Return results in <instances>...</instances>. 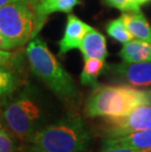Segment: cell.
I'll return each mask as SVG.
<instances>
[{
	"label": "cell",
	"mask_w": 151,
	"mask_h": 152,
	"mask_svg": "<svg viewBox=\"0 0 151 152\" xmlns=\"http://www.w3.org/2000/svg\"><path fill=\"white\" fill-rule=\"evenodd\" d=\"M91 134L82 118L68 114L40 129L19 152H88Z\"/></svg>",
	"instance_id": "6da1fadb"
},
{
	"label": "cell",
	"mask_w": 151,
	"mask_h": 152,
	"mask_svg": "<svg viewBox=\"0 0 151 152\" xmlns=\"http://www.w3.org/2000/svg\"><path fill=\"white\" fill-rule=\"evenodd\" d=\"M1 119L6 130L25 144L47 125V108L40 92L31 85H25L17 95L8 98Z\"/></svg>",
	"instance_id": "7a4b0ae2"
},
{
	"label": "cell",
	"mask_w": 151,
	"mask_h": 152,
	"mask_svg": "<svg viewBox=\"0 0 151 152\" xmlns=\"http://www.w3.org/2000/svg\"><path fill=\"white\" fill-rule=\"evenodd\" d=\"M26 57L31 72L61 101L70 106L78 103L81 95L78 86L40 37H35L28 43Z\"/></svg>",
	"instance_id": "3957f363"
},
{
	"label": "cell",
	"mask_w": 151,
	"mask_h": 152,
	"mask_svg": "<svg viewBox=\"0 0 151 152\" xmlns=\"http://www.w3.org/2000/svg\"><path fill=\"white\" fill-rule=\"evenodd\" d=\"M150 102L148 90L124 86H98L86 98V117H122Z\"/></svg>",
	"instance_id": "277c9868"
},
{
	"label": "cell",
	"mask_w": 151,
	"mask_h": 152,
	"mask_svg": "<svg viewBox=\"0 0 151 152\" xmlns=\"http://www.w3.org/2000/svg\"><path fill=\"white\" fill-rule=\"evenodd\" d=\"M0 34L11 49L23 47L36 37L34 12L27 0H18L0 8Z\"/></svg>",
	"instance_id": "5b68a950"
},
{
	"label": "cell",
	"mask_w": 151,
	"mask_h": 152,
	"mask_svg": "<svg viewBox=\"0 0 151 152\" xmlns=\"http://www.w3.org/2000/svg\"><path fill=\"white\" fill-rule=\"evenodd\" d=\"M151 129V103L143 104L122 117H103L99 135L104 140L127 137Z\"/></svg>",
	"instance_id": "8992f818"
},
{
	"label": "cell",
	"mask_w": 151,
	"mask_h": 152,
	"mask_svg": "<svg viewBox=\"0 0 151 152\" xmlns=\"http://www.w3.org/2000/svg\"><path fill=\"white\" fill-rule=\"evenodd\" d=\"M107 70L134 87L151 88V61L123 62L109 66Z\"/></svg>",
	"instance_id": "52a82bcc"
},
{
	"label": "cell",
	"mask_w": 151,
	"mask_h": 152,
	"mask_svg": "<svg viewBox=\"0 0 151 152\" xmlns=\"http://www.w3.org/2000/svg\"><path fill=\"white\" fill-rule=\"evenodd\" d=\"M93 28L82 21L76 15L69 13L63 37L59 41V55L66 54L70 50L79 48L85 34Z\"/></svg>",
	"instance_id": "ba28073f"
},
{
	"label": "cell",
	"mask_w": 151,
	"mask_h": 152,
	"mask_svg": "<svg viewBox=\"0 0 151 152\" xmlns=\"http://www.w3.org/2000/svg\"><path fill=\"white\" fill-rule=\"evenodd\" d=\"M80 3V0H39L34 9L35 34H38L49 15L55 12L71 13Z\"/></svg>",
	"instance_id": "9c48e42d"
},
{
	"label": "cell",
	"mask_w": 151,
	"mask_h": 152,
	"mask_svg": "<svg viewBox=\"0 0 151 152\" xmlns=\"http://www.w3.org/2000/svg\"><path fill=\"white\" fill-rule=\"evenodd\" d=\"M104 147H128L136 150L151 152V129L134 132L127 137L104 140L102 148Z\"/></svg>",
	"instance_id": "30bf717a"
},
{
	"label": "cell",
	"mask_w": 151,
	"mask_h": 152,
	"mask_svg": "<svg viewBox=\"0 0 151 152\" xmlns=\"http://www.w3.org/2000/svg\"><path fill=\"white\" fill-rule=\"evenodd\" d=\"M79 49L82 54L83 60L96 58L105 61L106 57L108 56L106 38L101 33L94 28H92L85 34Z\"/></svg>",
	"instance_id": "8fae6325"
},
{
	"label": "cell",
	"mask_w": 151,
	"mask_h": 152,
	"mask_svg": "<svg viewBox=\"0 0 151 152\" xmlns=\"http://www.w3.org/2000/svg\"><path fill=\"white\" fill-rule=\"evenodd\" d=\"M22 71L11 66H0V100H7L24 85Z\"/></svg>",
	"instance_id": "7c38bea8"
},
{
	"label": "cell",
	"mask_w": 151,
	"mask_h": 152,
	"mask_svg": "<svg viewBox=\"0 0 151 152\" xmlns=\"http://www.w3.org/2000/svg\"><path fill=\"white\" fill-rule=\"evenodd\" d=\"M121 18L133 37L151 44V26L142 13H123Z\"/></svg>",
	"instance_id": "4fadbf2b"
},
{
	"label": "cell",
	"mask_w": 151,
	"mask_h": 152,
	"mask_svg": "<svg viewBox=\"0 0 151 152\" xmlns=\"http://www.w3.org/2000/svg\"><path fill=\"white\" fill-rule=\"evenodd\" d=\"M119 55L124 62L128 63L151 61V44L139 39H133L124 43Z\"/></svg>",
	"instance_id": "5bb4252c"
},
{
	"label": "cell",
	"mask_w": 151,
	"mask_h": 152,
	"mask_svg": "<svg viewBox=\"0 0 151 152\" xmlns=\"http://www.w3.org/2000/svg\"><path fill=\"white\" fill-rule=\"evenodd\" d=\"M105 68V61L96 59V58H89L85 60L82 74H81V83L82 86H91L95 88L99 85L98 77L103 72Z\"/></svg>",
	"instance_id": "9a60e30c"
},
{
	"label": "cell",
	"mask_w": 151,
	"mask_h": 152,
	"mask_svg": "<svg viewBox=\"0 0 151 152\" xmlns=\"http://www.w3.org/2000/svg\"><path fill=\"white\" fill-rule=\"evenodd\" d=\"M106 31L111 37L123 44L133 40V35L128 31L122 18L109 21L106 25Z\"/></svg>",
	"instance_id": "2e32d148"
},
{
	"label": "cell",
	"mask_w": 151,
	"mask_h": 152,
	"mask_svg": "<svg viewBox=\"0 0 151 152\" xmlns=\"http://www.w3.org/2000/svg\"><path fill=\"white\" fill-rule=\"evenodd\" d=\"M22 143L6 129H0V152H19Z\"/></svg>",
	"instance_id": "e0dca14e"
},
{
	"label": "cell",
	"mask_w": 151,
	"mask_h": 152,
	"mask_svg": "<svg viewBox=\"0 0 151 152\" xmlns=\"http://www.w3.org/2000/svg\"><path fill=\"white\" fill-rule=\"evenodd\" d=\"M0 66H11L23 69L24 55L22 51L12 52L0 48Z\"/></svg>",
	"instance_id": "ac0fdd59"
},
{
	"label": "cell",
	"mask_w": 151,
	"mask_h": 152,
	"mask_svg": "<svg viewBox=\"0 0 151 152\" xmlns=\"http://www.w3.org/2000/svg\"><path fill=\"white\" fill-rule=\"evenodd\" d=\"M103 3L109 7L117 8L123 12H139V4L136 0H104Z\"/></svg>",
	"instance_id": "d6986e66"
},
{
	"label": "cell",
	"mask_w": 151,
	"mask_h": 152,
	"mask_svg": "<svg viewBox=\"0 0 151 152\" xmlns=\"http://www.w3.org/2000/svg\"><path fill=\"white\" fill-rule=\"evenodd\" d=\"M99 152H147V151L136 150L128 147H104Z\"/></svg>",
	"instance_id": "ffe728a7"
},
{
	"label": "cell",
	"mask_w": 151,
	"mask_h": 152,
	"mask_svg": "<svg viewBox=\"0 0 151 152\" xmlns=\"http://www.w3.org/2000/svg\"><path fill=\"white\" fill-rule=\"evenodd\" d=\"M0 48H1V49H5V50L11 49L10 45H9V43H8V41L5 39V37H3L1 34H0Z\"/></svg>",
	"instance_id": "44dd1931"
},
{
	"label": "cell",
	"mask_w": 151,
	"mask_h": 152,
	"mask_svg": "<svg viewBox=\"0 0 151 152\" xmlns=\"http://www.w3.org/2000/svg\"><path fill=\"white\" fill-rule=\"evenodd\" d=\"M14 1H18V0H0V8L5 6L6 4H8V3H11Z\"/></svg>",
	"instance_id": "7402d4cb"
},
{
	"label": "cell",
	"mask_w": 151,
	"mask_h": 152,
	"mask_svg": "<svg viewBox=\"0 0 151 152\" xmlns=\"http://www.w3.org/2000/svg\"><path fill=\"white\" fill-rule=\"evenodd\" d=\"M27 1L28 2V4L31 5V7L33 8V9H34L35 6H36V4L38 3V1H39V0H27Z\"/></svg>",
	"instance_id": "603a6c76"
},
{
	"label": "cell",
	"mask_w": 151,
	"mask_h": 152,
	"mask_svg": "<svg viewBox=\"0 0 151 152\" xmlns=\"http://www.w3.org/2000/svg\"><path fill=\"white\" fill-rule=\"evenodd\" d=\"M136 1L139 3V4H144V3H147V2H149L151 1V0H136Z\"/></svg>",
	"instance_id": "cb8c5ba5"
},
{
	"label": "cell",
	"mask_w": 151,
	"mask_h": 152,
	"mask_svg": "<svg viewBox=\"0 0 151 152\" xmlns=\"http://www.w3.org/2000/svg\"><path fill=\"white\" fill-rule=\"evenodd\" d=\"M0 129H3V123H2L1 118H0Z\"/></svg>",
	"instance_id": "d4e9b609"
},
{
	"label": "cell",
	"mask_w": 151,
	"mask_h": 152,
	"mask_svg": "<svg viewBox=\"0 0 151 152\" xmlns=\"http://www.w3.org/2000/svg\"><path fill=\"white\" fill-rule=\"evenodd\" d=\"M148 94H149V98H150V102H151V88L148 89Z\"/></svg>",
	"instance_id": "484cf974"
},
{
	"label": "cell",
	"mask_w": 151,
	"mask_h": 152,
	"mask_svg": "<svg viewBox=\"0 0 151 152\" xmlns=\"http://www.w3.org/2000/svg\"><path fill=\"white\" fill-rule=\"evenodd\" d=\"M1 113H2V111H0V118H1Z\"/></svg>",
	"instance_id": "4316f807"
}]
</instances>
